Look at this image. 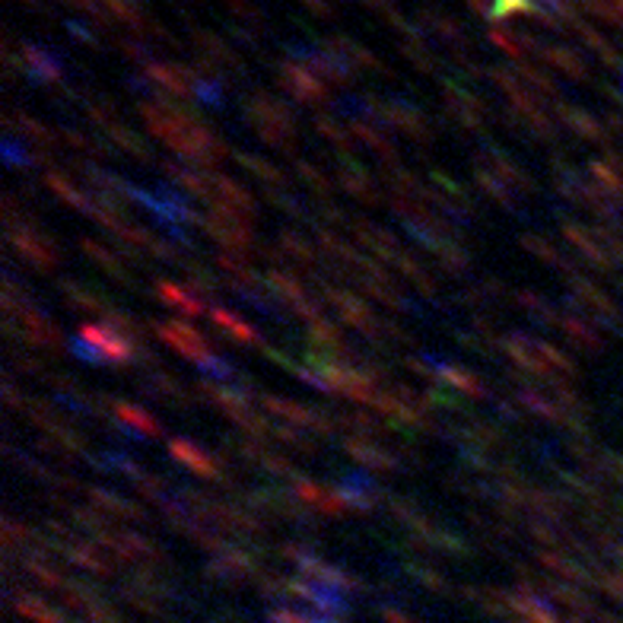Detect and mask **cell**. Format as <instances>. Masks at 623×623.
I'll return each instance as SVG.
<instances>
[{"mask_svg":"<svg viewBox=\"0 0 623 623\" xmlns=\"http://www.w3.org/2000/svg\"><path fill=\"white\" fill-rule=\"evenodd\" d=\"M194 42H198L201 55H207L210 61H220V64H236V55L229 51L217 35L213 32H194Z\"/></svg>","mask_w":623,"mask_h":623,"instance_id":"cell-12","label":"cell"},{"mask_svg":"<svg viewBox=\"0 0 623 623\" xmlns=\"http://www.w3.org/2000/svg\"><path fill=\"white\" fill-rule=\"evenodd\" d=\"M20 55H23L26 70H29V74H32L35 80H42V83L58 80V61L51 58L48 51L35 48V45H23V48H20Z\"/></svg>","mask_w":623,"mask_h":623,"instance_id":"cell-7","label":"cell"},{"mask_svg":"<svg viewBox=\"0 0 623 623\" xmlns=\"http://www.w3.org/2000/svg\"><path fill=\"white\" fill-rule=\"evenodd\" d=\"M280 83L287 89L290 96L302 99V102H318L325 96V83L322 77L315 74V70L302 61V64H287L280 70Z\"/></svg>","mask_w":623,"mask_h":623,"instance_id":"cell-2","label":"cell"},{"mask_svg":"<svg viewBox=\"0 0 623 623\" xmlns=\"http://www.w3.org/2000/svg\"><path fill=\"white\" fill-rule=\"evenodd\" d=\"M541 55L547 64H554L560 74L573 77V80H585V58L576 48H563V45H547L541 48Z\"/></svg>","mask_w":623,"mask_h":623,"instance_id":"cell-6","label":"cell"},{"mask_svg":"<svg viewBox=\"0 0 623 623\" xmlns=\"http://www.w3.org/2000/svg\"><path fill=\"white\" fill-rule=\"evenodd\" d=\"M366 4H372L376 10H391V7H388V0H366Z\"/></svg>","mask_w":623,"mask_h":623,"instance_id":"cell-16","label":"cell"},{"mask_svg":"<svg viewBox=\"0 0 623 623\" xmlns=\"http://www.w3.org/2000/svg\"><path fill=\"white\" fill-rule=\"evenodd\" d=\"M156 293H159V299L166 302V306H172V309H178V312H185V315H201V312H204V306H201L198 299L188 296L185 290L172 287V283H159Z\"/></svg>","mask_w":623,"mask_h":623,"instance_id":"cell-10","label":"cell"},{"mask_svg":"<svg viewBox=\"0 0 623 623\" xmlns=\"http://www.w3.org/2000/svg\"><path fill=\"white\" fill-rule=\"evenodd\" d=\"M534 13H538V0H493L490 20L493 23H506V20H515V16L534 20Z\"/></svg>","mask_w":623,"mask_h":623,"instance_id":"cell-9","label":"cell"},{"mask_svg":"<svg viewBox=\"0 0 623 623\" xmlns=\"http://www.w3.org/2000/svg\"><path fill=\"white\" fill-rule=\"evenodd\" d=\"M302 7H309L315 16H334V7H331V0H299Z\"/></svg>","mask_w":623,"mask_h":623,"instance_id":"cell-15","label":"cell"},{"mask_svg":"<svg viewBox=\"0 0 623 623\" xmlns=\"http://www.w3.org/2000/svg\"><path fill=\"white\" fill-rule=\"evenodd\" d=\"M172 455L182 461L185 468H191L194 474H201V477H217V468H213V461L201 452V449H194L191 442H185V439H178V442H172Z\"/></svg>","mask_w":623,"mask_h":623,"instance_id":"cell-8","label":"cell"},{"mask_svg":"<svg viewBox=\"0 0 623 623\" xmlns=\"http://www.w3.org/2000/svg\"><path fill=\"white\" fill-rule=\"evenodd\" d=\"M299 493H302V500L312 503L315 509H322V512H341V500H337L334 493L322 490V487H312V484H299Z\"/></svg>","mask_w":623,"mask_h":623,"instance_id":"cell-13","label":"cell"},{"mask_svg":"<svg viewBox=\"0 0 623 623\" xmlns=\"http://www.w3.org/2000/svg\"><path fill=\"white\" fill-rule=\"evenodd\" d=\"M150 80L156 86H163L172 96H188L194 86V74H188V70H182V67H172V64H153Z\"/></svg>","mask_w":623,"mask_h":623,"instance_id":"cell-5","label":"cell"},{"mask_svg":"<svg viewBox=\"0 0 623 623\" xmlns=\"http://www.w3.org/2000/svg\"><path fill=\"white\" fill-rule=\"evenodd\" d=\"M13 242L20 245L23 258H29L35 267H42V271H48V267L58 261L55 255H51V252H55V248H51L45 239L35 236L32 229H16V233H13Z\"/></svg>","mask_w":623,"mask_h":623,"instance_id":"cell-4","label":"cell"},{"mask_svg":"<svg viewBox=\"0 0 623 623\" xmlns=\"http://www.w3.org/2000/svg\"><path fill=\"white\" fill-rule=\"evenodd\" d=\"M80 350H83V356H89V360H102V363L131 360L128 337H121L109 325H83L80 328Z\"/></svg>","mask_w":623,"mask_h":623,"instance_id":"cell-1","label":"cell"},{"mask_svg":"<svg viewBox=\"0 0 623 623\" xmlns=\"http://www.w3.org/2000/svg\"><path fill=\"white\" fill-rule=\"evenodd\" d=\"M159 337H163L166 344H172L178 353L182 356H188V360H194V363H210V347H207V341L204 337L194 331L191 325H178V322H166L163 328H159Z\"/></svg>","mask_w":623,"mask_h":623,"instance_id":"cell-3","label":"cell"},{"mask_svg":"<svg viewBox=\"0 0 623 623\" xmlns=\"http://www.w3.org/2000/svg\"><path fill=\"white\" fill-rule=\"evenodd\" d=\"M118 414H121V420L124 423H131V426H137L140 433H147V436H156L159 433V423L150 417V414H144V411H137V407H118Z\"/></svg>","mask_w":623,"mask_h":623,"instance_id":"cell-14","label":"cell"},{"mask_svg":"<svg viewBox=\"0 0 623 623\" xmlns=\"http://www.w3.org/2000/svg\"><path fill=\"white\" fill-rule=\"evenodd\" d=\"M213 322H217L226 334H233L239 344H255V341H258V334H255L252 328H248V325L242 322V318H236L233 312H226V309H217V312H213Z\"/></svg>","mask_w":623,"mask_h":623,"instance_id":"cell-11","label":"cell"}]
</instances>
